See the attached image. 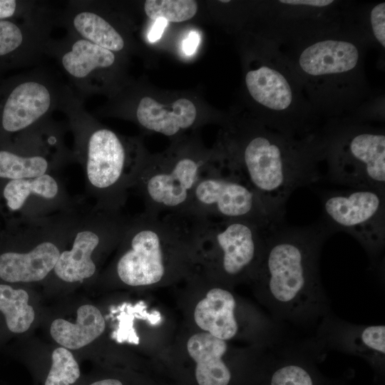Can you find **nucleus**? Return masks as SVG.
<instances>
[{"label":"nucleus","instance_id":"obj_1","mask_svg":"<svg viewBox=\"0 0 385 385\" xmlns=\"http://www.w3.org/2000/svg\"><path fill=\"white\" fill-rule=\"evenodd\" d=\"M327 141L324 126L297 138L257 121L226 138L217 167L245 183L270 216L282 223L291 194L322 178L320 166L324 163Z\"/></svg>","mask_w":385,"mask_h":385},{"label":"nucleus","instance_id":"obj_2","mask_svg":"<svg viewBox=\"0 0 385 385\" xmlns=\"http://www.w3.org/2000/svg\"><path fill=\"white\" fill-rule=\"evenodd\" d=\"M332 232L323 220L305 227L282 222L267 232L253 278L277 323L309 327L331 314L321 282L319 258Z\"/></svg>","mask_w":385,"mask_h":385},{"label":"nucleus","instance_id":"obj_3","mask_svg":"<svg viewBox=\"0 0 385 385\" xmlns=\"http://www.w3.org/2000/svg\"><path fill=\"white\" fill-rule=\"evenodd\" d=\"M368 46L349 24L279 46L315 113L328 120L354 118L371 101L364 57Z\"/></svg>","mask_w":385,"mask_h":385},{"label":"nucleus","instance_id":"obj_4","mask_svg":"<svg viewBox=\"0 0 385 385\" xmlns=\"http://www.w3.org/2000/svg\"><path fill=\"white\" fill-rule=\"evenodd\" d=\"M60 110L66 113L73 134V159L84 171L86 196L97 208L122 211L142 157L131 158L124 141L112 130L100 125L71 89Z\"/></svg>","mask_w":385,"mask_h":385},{"label":"nucleus","instance_id":"obj_5","mask_svg":"<svg viewBox=\"0 0 385 385\" xmlns=\"http://www.w3.org/2000/svg\"><path fill=\"white\" fill-rule=\"evenodd\" d=\"M258 63L245 73V84L260 109L261 122L268 128L297 138L322 128L300 81L279 46L262 36Z\"/></svg>","mask_w":385,"mask_h":385},{"label":"nucleus","instance_id":"obj_6","mask_svg":"<svg viewBox=\"0 0 385 385\" xmlns=\"http://www.w3.org/2000/svg\"><path fill=\"white\" fill-rule=\"evenodd\" d=\"M324 163L331 183L385 194V132L350 118L328 120Z\"/></svg>","mask_w":385,"mask_h":385},{"label":"nucleus","instance_id":"obj_7","mask_svg":"<svg viewBox=\"0 0 385 385\" xmlns=\"http://www.w3.org/2000/svg\"><path fill=\"white\" fill-rule=\"evenodd\" d=\"M214 165L206 156L180 153L152 160L141 158L130 188L152 214L186 211L200 179Z\"/></svg>","mask_w":385,"mask_h":385},{"label":"nucleus","instance_id":"obj_8","mask_svg":"<svg viewBox=\"0 0 385 385\" xmlns=\"http://www.w3.org/2000/svg\"><path fill=\"white\" fill-rule=\"evenodd\" d=\"M323 221L363 247L373 265L381 262L385 245V194L368 189L325 191L321 195Z\"/></svg>","mask_w":385,"mask_h":385},{"label":"nucleus","instance_id":"obj_9","mask_svg":"<svg viewBox=\"0 0 385 385\" xmlns=\"http://www.w3.org/2000/svg\"><path fill=\"white\" fill-rule=\"evenodd\" d=\"M128 220L122 211L104 210L85 202L68 241L71 247L63 250L52 271L56 277L66 283L93 277L96 254L120 242Z\"/></svg>","mask_w":385,"mask_h":385},{"label":"nucleus","instance_id":"obj_10","mask_svg":"<svg viewBox=\"0 0 385 385\" xmlns=\"http://www.w3.org/2000/svg\"><path fill=\"white\" fill-rule=\"evenodd\" d=\"M185 212L208 219L247 220L265 230L281 224L251 188L215 165L197 183Z\"/></svg>","mask_w":385,"mask_h":385},{"label":"nucleus","instance_id":"obj_11","mask_svg":"<svg viewBox=\"0 0 385 385\" xmlns=\"http://www.w3.org/2000/svg\"><path fill=\"white\" fill-rule=\"evenodd\" d=\"M69 88L45 70L31 71L6 97L0 114L1 129L24 133L45 123L54 110H60Z\"/></svg>","mask_w":385,"mask_h":385},{"label":"nucleus","instance_id":"obj_12","mask_svg":"<svg viewBox=\"0 0 385 385\" xmlns=\"http://www.w3.org/2000/svg\"><path fill=\"white\" fill-rule=\"evenodd\" d=\"M348 3L334 0H277L270 3L264 36L289 46L345 24Z\"/></svg>","mask_w":385,"mask_h":385},{"label":"nucleus","instance_id":"obj_13","mask_svg":"<svg viewBox=\"0 0 385 385\" xmlns=\"http://www.w3.org/2000/svg\"><path fill=\"white\" fill-rule=\"evenodd\" d=\"M268 231L247 220L210 219L204 242L211 245L218 268L227 278L253 277Z\"/></svg>","mask_w":385,"mask_h":385},{"label":"nucleus","instance_id":"obj_14","mask_svg":"<svg viewBox=\"0 0 385 385\" xmlns=\"http://www.w3.org/2000/svg\"><path fill=\"white\" fill-rule=\"evenodd\" d=\"M1 196L7 209L19 220L47 217L74 208L83 197H72L59 176L49 173L6 180Z\"/></svg>","mask_w":385,"mask_h":385},{"label":"nucleus","instance_id":"obj_15","mask_svg":"<svg viewBox=\"0 0 385 385\" xmlns=\"http://www.w3.org/2000/svg\"><path fill=\"white\" fill-rule=\"evenodd\" d=\"M46 54L56 58L81 99L98 89L99 78L116 61L114 52L70 34L51 39Z\"/></svg>","mask_w":385,"mask_h":385},{"label":"nucleus","instance_id":"obj_16","mask_svg":"<svg viewBox=\"0 0 385 385\" xmlns=\"http://www.w3.org/2000/svg\"><path fill=\"white\" fill-rule=\"evenodd\" d=\"M316 338L324 348L334 349L364 359L379 374L384 371L385 326L351 324L325 317L318 324Z\"/></svg>","mask_w":385,"mask_h":385},{"label":"nucleus","instance_id":"obj_17","mask_svg":"<svg viewBox=\"0 0 385 385\" xmlns=\"http://www.w3.org/2000/svg\"><path fill=\"white\" fill-rule=\"evenodd\" d=\"M274 349L267 385H324L315 364L324 347L316 338L277 349V356Z\"/></svg>","mask_w":385,"mask_h":385},{"label":"nucleus","instance_id":"obj_18","mask_svg":"<svg viewBox=\"0 0 385 385\" xmlns=\"http://www.w3.org/2000/svg\"><path fill=\"white\" fill-rule=\"evenodd\" d=\"M72 232L46 241L29 253L2 252L0 278L10 283L35 282L46 279L53 271L62 247L68 245Z\"/></svg>","mask_w":385,"mask_h":385},{"label":"nucleus","instance_id":"obj_19","mask_svg":"<svg viewBox=\"0 0 385 385\" xmlns=\"http://www.w3.org/2000/svg\"><path fill=\"white\" fill-rule=\"evenodd\" d=\"M56 24L64 26L68 34L112 52L124 49L123 36L92 6L90 1H70L61 14H56Z\"/></svg>","mask_w":385,"mask_h":385},{"label":"nucleus","instance_id":"obj_20","mask_svg":"<svg viewBox=\"0 0 385 385\" xmlns=\"http://www.w3.org/2000/svg\"><path fill=\"white\" fill-rule=\"evenodd\" d=\"M238 302L227 289L215 287L196 305L194 319L202 330L218 339L227 341L238 335L240 322Z\"/></svg>","mask_w":385,"mask_h":385},{"label":"nucleus","instance_id":"obj_21","mask_svg":"<svg viewBox=\"0 0 385 385\" xmlns=\"http://www.w3.org/2000/svg\"><path fill=\"white\" fill-rule=\"evenodd\" d=\"M187 349L195 361V378L199 385H229L232 374L223 361L227 353L226 341L207 332L197 333L190 337Z\"/></svg>","mask_w":385,"mask_h":385},{"label":"nucleus","instance_id":"obj_22","mask_svg":"<svg viewBox=\"0 0 385 385\" xmlns=\"http://www.w3.org/2000/svg\"><path fill=\"white\" fill-rule=\"evenodd\" d=\"M196 116L195 105L186 98H180L167 106L145 96L140 100L135 112L142 127L167 136L191 127Z\"/></svg>","mask_w":385,"mask_h":385},{"label":"nucleus","instance_id":"obj_23","mask_svg":"<svg viewBox=\"0 0 385 385\" xmlns=\"http://www.w3.org/2000/svg\"><path fill=\"white\" fill-rule=\"evenodd\" d=\"M105 328L106 322L100 310L93 305L84 304L78 309L75 323L56 319L51 324L50 334L62 346L78 349L101 336Z\"/></svg>","mask_w":385,"mask_h":385},{"label":"nucleus","instance_id":"obj_24","mask_svg":"<svg viewBox=\"0 0 385 385\" xmlns=\"http://www.w3.org/2000/svg\"><path fill=\"white\" fill-rule=\"evenodd\" d=\"M29 299L26 290L0 284V311L4 314L6 326L11 332H24L33 323L35 312L29 304Z\"/></svg>","mask_w":385,"mask_h":385},{"label":"nucleus","instance_id":"obj_25","mask_svg":"<svg viewBox=\"0 0 385 385\" xmlns=\"http://www.w3.org/2000/svg\"><path fill=\"white\" fill-rule=\"evenodd\" d=\"M144 10L152 20L162 18L168 22H182L195 15L197 4L192 0H147Z\"/></svg>","mask_w":385,"mask_h":385},{"label":"nucleus","instance_id":"obj_26","mask_svg":"<svg viewBox=\"0 0 385 385\" xmlns=\"http://www.w3.org/2000/svg\"><path fill=\"white\" fill-rule=\"evenodd\" d=\"M80 376L81 370L73 355L66 348L58 347L52 353L43 385H73Z\"/></svg>","mask_w":385,"mask_h":385},{"label":"nucleus","instance_id":"obj_27","mask_svg":"<svg viewBox=\"0 0 385 385\" xmlns=\"http://www.w3.org/2000/svg\"><path fill=\"white\" fill-rule=\"evenodd\" d=\"M36 1L21 2L15 0H0V20L14 16L18 11H28L36 5Z\"/></svg>","mask_w":385,"mask_h":385},{"label":"nucleus","instance_id":"obj_28","mask_svg":"<svg viewBox=\"0 0 385 385\" xmlns=\"http://www.w3.org/2000/svg\"><path fill=\"white\" fill-rule=\"evenodd\" d=\"M200 41V36L198 32L191 31L186 38L183 41L182 48L186 55H192L196 51Z\"/></svg>","mask_w":385,"mask_h":385},{"label":"nucleus","instance_id":"obj_29","mask_svg":"<svg viewBox=\"0 0 385 385\" xmlns=\"http://www.w3.org/2000/svg\"><path fill=\"white\" fill-rule=\"evenodd\" d=\"M168 21L160 18L155 21L151 29L148 34V39L150 43L158 41L167 26Z\"/></svg>","mask_w":385,"mask_h":385},{"label":"nucleus","instance_id":"obj_30","mask_svg":"<svg viewBox=\"0 0 385 385\" xmlns=\"http://www.w3.org/2000/svg\"><path fill=\"white\" fill-rule=\"evenodd\" d=\"M88 385H123V383L116 379H104L91 382Z\"/></svg>","mask_w":385,"mask_h":385}]
</instances>
